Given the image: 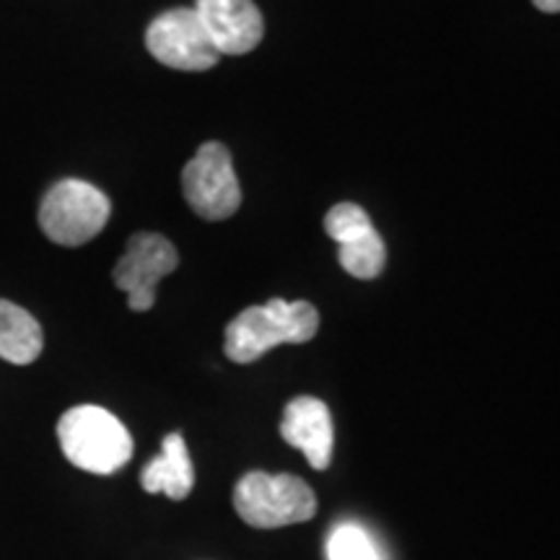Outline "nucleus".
I'll return each mask as SVG.
<instances>
[{
	"label": "nucleus",
	"mask_w": 560,
	"mask_h": 560,
	"mask_svg": "<svg viewBox=\"0 0 560 560\" xmlns=\"http://www.w3.org/2000/svg\"><path fill=\"white\" fill-rule=\"evenodd\" d=\"M182 190L200 219H231L242 206V187L226 145L215 140L200 145L182 172Z\"/></svg>",
	"instance_id": "obj_5"
},
{
	"label": "nucleus",
	"mask_w": 560,
	"mask_h": 560,
	"mask_svg": "<svg viewBox=\"0 0 560 560\" xmlns=\"http://www.w3.org/2000/svg\"><path fill=\"white\" fill-rule=\"evenodd\" d=\"M317 330L319 312L310 301L270 299L231 319L223 350L234 363H252L283 342H310Z\"/></svg>",
	"instance_id": "obj_1"
},
{
	"label": "nucleus",
	"mask_w": 560,
	"mask_h": 560,
	"mask_svg": "<svg viewBox=\"0 0 560 560\" xmlns=\"http://www.w3.org/2000/svg\"><path fill=\"white\" fill-rule=\"evenodd\" d=\"M234 509L249 527L278 529L310 522L317 511V495L296 475L255 470L236 482Z\"/></svg>",
	"instance_id": "obj_3"
},
{
	"label": "nucleus",
	"mask_w": 560,
	"mask_h": 560,
	"mask_svg": "<svg viewBox=\"0 0 560 560\" xmlns=\"http://www.w3.org/2000/svg\"><path fill=\"white\" fill-rule=\"evenodd\" d=\"M140 486L145 493H164L172 501L190 495L195 486V467L182 433H170L161 441V454L140 472Z\"/></svg>",
	"instance_id": "obj_11"
},
{
	"label": "nucleus",
	"mask_w": 560,
	"mask_h": 560,
	"mask_svg": "<svg viewBox=\"0 0 560 560\" xmlns=\"http://www.w3.org/2000/svg\"><path fill=\"white\" fill-rule=\"evenodd\" d=\"M325 231L332 242H338L340 268L348 276L371 280L384 270L387 247L380 231L374 229L369 213L355 202H338L325 215Z\"/></svg>",
	"instance_id": "obj_8"
},
{
	"label": "nucleus",
	"mask_w": 560,
	"mask_h": 560,
	"mask_svg": "<svg viewBox=\"0 0 560 560\" xmlns=\"http://www.w3.org/2000/svg\"><path fill=\"white\" fill-rule=\"evenodd\" d=\"M542 13H558L560 11V0H532Z\"/></svg>",
	"instance_id": "obj_14"
},
{
	"label": "nucleus",
	"mask_w": 560,
	"mask_h": 560,
	"mask_svg": "<svg viewBox=\"0 0 560 560\" xmlns=\"http://www.w3.org/2000/svg\"><path fill=\"white\" fill-rule=\"evenodd\" d=\"M280 436L304 454L314 470H327L332 462L335 429L330 408L317 397H296L280 418Z\"/></svg>",
	"instance_id": "obj_10"
},
{
	"label": "nucleus",
	"mask_w": 560,
	"mask_h": 560,
	"mask_svg": "<svg viewBox=\"0 0 560 560\" xmlns=\"http://www.w3.org/2000/svg\"><path fill=\"white\" fill-rule=\"evenodd\" d=\"M62 454L83 472L112 475L132 457V439L122 420L100 405L70 408L58 423Z\"/></svg>",
	"instance_id": "obj_2"
},
{
	"label": "nucleus",
	"mask_w": 560,
	"mask_h": 560,
	"mask_svg": "<svg viewBox=\"0 0 560 560\" xmlns=\"http://www.w3.org/2000/svg\"><path fill=\"white\" fill-rule=\"evenodd\" d=\"M45 348L39 322L13 301L0 299V359L26 366L37 361Z\"/></svg>",
	"instance_id": "obj_12"
},
{
	"label": "nucleus",
	"mask_w": 560,
	"mask_h": 560,
	"mask_svg": "<svg viewBox=\"0 0 560 560\" xmlns=\"http://www.w3.org/2000/svg\"><path fill=\"white\" fill-rule=\"evenodd\" d=\"M112 213L109 198L83 179H60L39 206V226L60 247H81L102 234Z\"/></svg>",
	"instance_id": "obj_4"
},
{
	"label": "nucleus",
	"mask_w": 560,
	"mask_h": 560,
	"mask_svg": "<svg viewBox=\"0 0 560 560\" xmlns=\"http://www.w3.org/2000/svg\"><path fill=\"white\" fill-rule=\"evenodd\" d=\"M145 47L161 66L190 73L213 68L221 58L195 9H172L153 19Z\"/></svg>",
	"instance_id": "obj_7"
},
{
	"label": "nucleus",
	"mask_w": 560,
	"mask_h": 560,
	"mask_svg": "<svg viewBox=\"0 0 560 560\" xmlns=\"http://www.w3.org/2000/svg\"><path fill=\"white\" fill-rule=\"evenodd\" d=\"M179 255L166 236L153 231L132 234L125 247V255L115 265V285L128 293V306L132 312H149L156 304V289L161 278L177 270Z\"/></svg>",
	"instance_id": "obj_6"
},
{
	"label": "nucleus",
	"mask_w": 560,
	"mask_h": 560,
	"mask_svg": "<svg viewBox=\"0 0 560 560\" xmlns=\"http://www.w3.org/2000/svg\"><path fill=\"white\" fill-rule=\"evenodd\" d=\"M195 13L219 55H247L265 37L262 13L252 0H198Z\"/></svg>",
	"instance_id": "obj_9"
},
{
	"label": "nucleus",
	"mask_w": 560,
	"mask_h": 560,
	"mask_svg": "<svg viewBox=\"0 0 560 560\" xmlns=\"http://www.w3.org/2000/svg\"><path fill=\"white\" fill-rule=\"evenodd\" d=\"M327 558L330 560H382L371 537L355 524H342L327 540Z\"/></svg>",
	"instance_id": "obj_13"
}]
</instances>
